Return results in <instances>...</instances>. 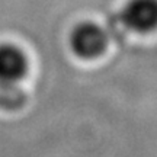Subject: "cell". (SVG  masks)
Segmentation results:
<instances>
[{"label": "cell", "instance_id": "6da1fadb", "mask_svg": "<svg viewBox=\"0 0 157 157\" xmlns=\"http://www.w3.org/2000/svg\"><path fill=\"white\" fill-rule=\"evenodd\" d=\"M108 47L106 31L93 22L77 25L70 34V48L80 60H96Z\"/></svg>", "mask_w": 157, "mask_h": 157}, {"label": "cell", "instance_id": "7a4b0ae2", "mask_svg": "<svg viewBox=\"0 0 157 157\" xmlns=\"http://www.w3.org/2000/svg\"><path fill=\"white\" fill-rule=\"evenodd\" d=\"M119 25L135 34L157 29V0H129L118 15Z\"/></svg>", "mask_w": 157, "mask_h": 157}, {"label": "cell", "instance_id": "3957f363", "mask_svg": "<svg viewBox=\"0 0 157 157\" xmlns=\"http://www.w3.org/2000/svg\"><path fill=\"white\" fill-rule=\"evenodd\" d=\"M28 57L13 44H0V84L19 86L28 74Z\"/></svg>", "mask_w": 157, "mask_h": 157}, {"label": "cell", "instance_id": "277c9868", "mask_svg": "<svg viewBox=\"0 0 157 157\" xmlns=\"http://www.w3.org/2000/svg\"><path fill=\"white\" fill-rule=\"evenodd\" d=\"M26 96L19 86L0 84V109L15 111L25 103Z\"/></svg>", "mask_w": 157, "mask_h": 157}]
</instances>
